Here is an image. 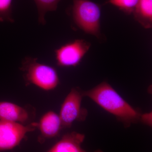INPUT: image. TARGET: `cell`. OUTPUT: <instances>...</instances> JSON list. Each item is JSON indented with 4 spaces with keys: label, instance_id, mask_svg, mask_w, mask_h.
Listing matches in <instances>:
<instances>
[{
    "label": "cell",
    "instance_id": "6da1fadb",
    "mask_svg": "<svg viewBox=\"0 0 152 152\" xmlns=\"http://www.w3.org/2000/svg\"><path fill=\"white\" fill-rule=\"evenodd\" d=\"M88 97L106 111L113 115L125 127L140 122L142 113L132 107L110 85L103 82L91 89L82 91Z\"/></svg>",
    "mask_w": 152,
    "mask_h": 152
},
{
    "label": "cell",
    "instance_id": "7a4b0ae2",
    "mask_svg": "<svg viewBox=\"0 0 152 152\" xmlns=\"http://www.w3.org/2000/svg\"><path fill=\"white\" fill-rule=\"evenodd\" d=\"M37 60L26 57L22 61L20 70L23 72L26 83L34 85L45 91L54 89L60 83L56 70L52 66L39 62Z\"/></svg>",
    "mask_w": 152,
    "mask_h": 152
},
{
    "label": "cell",
    "instance_id": "3957f363",
    "mask_svg": "<svg viewBox=\"0 0 152 152\" xmlns=\"http://www.w3.org/2000/svg\"><path fill=\"white\" fill-rule=\"evenodd\" d=\"M72 14L76 26L84 32L101 37V7L90 0H73Z\"/></svg>",
    "mask_w": 152,
    "mask_h": 152
},
{
    "label": "cell",
    "instance_id": "277c9868",
    "mask_svg": "<svg viewBox=\"0 0 152 152\" xmlns=\"http://www.w3.org/2000/svg\"><path fill=\"white\" fill-rule=\"evenodd\" d=\"M83 97L82 90L74 88L65 99L59 115L63 129L70 128L76 121H83L86 118L88 111L81 107Z\"/></svg>",
    "mask_w": 152,
    "mask_h": 152
},
{
    "label": "cell",
    "instance_id": "5b68a950",
    "mask_svg": "<svg viewBox=\"0 0 152 152\" xmlns=\"http://www.w3.org/2000/svg\"><path fill=\"white\" fill-rule=\"evenodd\" d=\"M38 123L27 125L0 120V151L12 149L18 145L27 134L37 129Z\"/></svg>",
    "mask_w": 152,
    "mask_h": 152
},
{
    "label": "cell",
    "instance_id": "8992f818",
    "mask_svg": "<svg viewBox=\"0 0 152 152\" xmlns=\"http://www.w3.org/2000/svg\"><path fill=\"white\" fill-rule=\"evenodd\" d=\"M91 46L89 42L80 39L64 44L54 50L57 65L63 67L77 66Z\"/></svg>",
    "mask_w": 152,
    "mask_h": 152
},
{
    "label": "cell",
    "instance_id": "52a82bcc",
    "mask_svg": "<svg viewBox=\"0 0 152 152\" xmlns=\"http://www.w3.org/2000/svg\"><path fill=\"white\" fill-rule=\"evenodd\" d=\"M38 128L40 132L38 141L41 143L47 139L55 137L63 129L59 115L52 111L47 112L41 118Z\"/></svg>",
    "mask_w": 152,
    "mask_h": 152
},
{
    "label": "cell",
    "instance_id": "ba28073f",
    "mask_svg": "<svg viewBox=\"0 0 152 152\" xmlns=\"http://www.w3.org/2000/svg\"><path fill=\"white\" fill-rule=\"evenodd\" d=\"M85 139L84 134L75 132L67 133L47 152H89L81 147ZM94 152H103L98 150Z\"/></svg>",
    "mask_w": 152,
    "mask_h": 152
},
{
    "label": "cell",
    "instance_id": "9c48e42d",
    "mask_svg": "<svg viewBox=\"0 0 152 152\" xmlns=\"http://www.w3.org/2000/svg\"><path fill=\"white\" fill-rule=\"evenodd\" d=\"M29 113L25 108L7 102H0V120L24 124L30 119Z\"/></svg>",
    "mask_w": 152,
    "mask_h": 152
},
{
    "label": "cell",
    "instance_id": "30bf717a",
    "mask_svg": "<svg viewBox=\"0 0 152 152\" xmlns=\"http://www.w3.org/2000/svg\"><path fill=\"white\" fill-rule=\"evenodd\" d=\"M134 18L143 27H152V0H139L133 12Z\"/></svg>",
    "mask_w": 152,
    "mask_h": 152
},
{
    "label": "cell",
    "instance_id": "8fae6325",
    "mask_svg": "<svg viewBox=\"0 0 152 152\" xmlns=\"http://www.w3.org/2000/svg\"><path fill=\"white\" fill-rule=\"evenodd\" d=\"M61 0H34L38 12V21L42 25L46 23V14L48 12L56 10L58 4Z\"/></svg>",
    "mask_w": 152,
    "mask_h": 152
},
{
    "label": "cell",
    "instance_id": "7c38bea8",
    "mask_svg": "<svg viewBox=\"0 0 152 152\" xmlns=\"http://www.w3.org/2000/svg\"><path fill=\"white\" fill-rule=\"evenodd\" d=\"M139 0H108L106 4H110L127 15L133 14Z\"/></svg>",
    "mask_w": 152,
    "mask_h": 152
},
{
    "label": "cell",
    "instance_id": "4fadbf2b",
    "mask_svg": "<svg viewBox=\"0 0 152 152\" xmlns=\"http://www.w3.org/2000/svg\"><path fill=\"white\" fill-rule=\"evenodd\" d=\"M13 0H0V22L14 23Z\"/></svg>",
    "mask_w": 152,
    "mask_h": 152
},
{
    "label": "cell",
    "instance_id": "5bb4252c",
    "mask_svg": "<svg viewBox=\"0 0 152 152\" xmlns=\"http://www.w3.org/2000/svg\"><path fill=\"white\" fill-rule=\"evenodd\" d=\"M140 122L142 123L147 126H152V112L142 114L141 115Z\"/></svg>",
    "mask_w": 152,
    "mask_h": 152
}]
</instances>
